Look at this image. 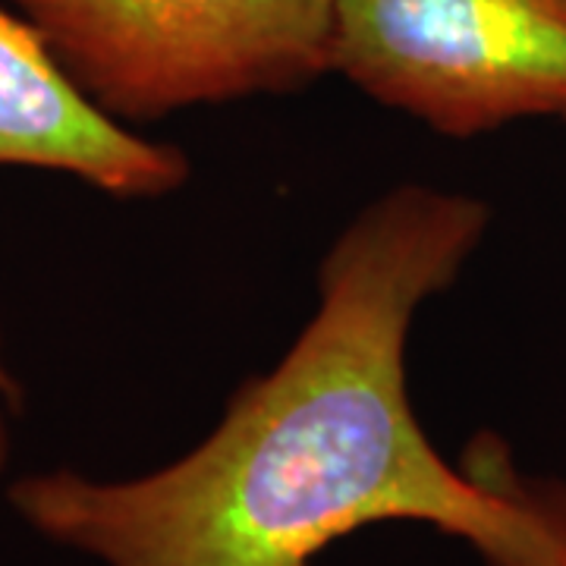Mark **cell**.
<instances>
[{
  "instance_id": "6da1fadb",
  "label": "cell",
  "mask_w": 566,
  "mask_h": 566,
  "mask_svg": "<svg viewBox=\"0 0 566 566\" xmlns=\"http://www.w3.org/2000/svg\"><path fill=\"white\" fill-rule=\"evenodd\" d=\"M488 218L460 192H387L327 252L296 344L205 441L120 482L25 475L13 510L102 566H312L381 523L438 528L488 566H566V488L532 485L485 450L453 465L409 400L412 318L460 277Z\"/></svg>"
},
{
  "instance_id": "7a4b0ae2",
  "label": "cell",
  "mask_w": 566,
  "mask_h": 566,
  "mask_svg": "<svg viewBox=\"0 0 566 566\" xmlns=\"http://www.w3.org/2000/svg\"><path fill=\"white\" fill-rule=\"evenodd\" d=\"M111 117L281 92L331 70L337 0H10Z\"/></svg>"
},
{
  "instance_id": "3957f363",
  "label": "cell",
  "mask_w": 566,
  "mask_h": 566,
  "mask_svg": "<svg viewBox=\"0 0 566 566\" xmlns=\"http://www.w3.org/2000/svg\"><path fill=\"white\" fill-rule=\"evenodd\" d=\"M331 70L444 136L566 123V0H337Z\"/></svg>"
},
{
  "instance_id": "277c9868",
  "label": "cell",
  "mask_w": 566,
  "mask_h": 566,
  "mask_svg": "<svg viewBox=\"0 0 566 566\" xmlns=\"http://www.w3.org/2000/svg\"><path fill=\"white\" fill-rule=\"evenodd\" d=\"M61 170L117 199L174 192L189 164L129 133L82 92L22 13L0 3V167Z\"/></svg>"
},
{
  "instance_id": "5b68a950",
  "label": "cell",
  "mask_w": 566,
  "mask_h": 566,
  "mask_svg": "<svg viewBox=\"0 0 566 566\" xmlns=\"http://www.w3.org/2000/svg\"><path fill=\"white\" fill-rule=\"evenodd\" d=\"M17 406V385L10 378V371L3 368V356H0V472L10 460V412Z\"/></svg>"
}]
</instances>
